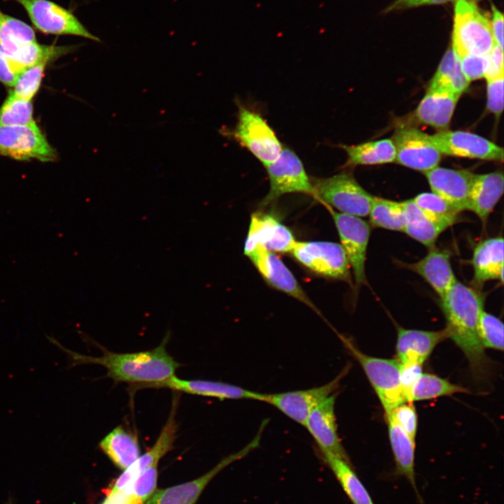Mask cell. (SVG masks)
Segmentation results:
<instances>
[{
  "instance_id": "obj_1",
  "label": "cell",
  "mask_w": 504,
  "mask_h": 504,
  "mask_svg": "<svg viewBox=\"0 0 504 504\" xmlns=\"http://www.w3.org/2000/svg\"><path fill=\"white\" fill-rule=\"evenodd\" d=\"M48 339L64 351L71 366L82 364H97L104 367L107 377L115 382H125L141 388H152L175 375L180 364L166 349L169 335L157 347L148 351L134 353H115L104 348L103 355L99 357L86 356L72 351L62 346L52 337Z\"/></svg>"
},
{
  "instance_id": "obj_2",
  "label": "cell",
  "mask_w": 504,
  "mask_h": 504,
  "mask_svg": "<svg viewBox=\"0 0 504 504\" xmlns=\"http://www.w3.org/2000/svg\"><path fill=\"white\" fill-rule=\"evenodd\" d=\"M441 308L451 338L465 356L477 381L487 379L491 361L477 333V323L484 310V297L475 289L458 280L440 298Z\"/></svg>"
},
{
  "instance_id": "obj_3",
  "label": "cell",
  "mask_w": 504,
  "mask_h": 504,
  "mask_svg": "<svg viewBox=\"0 0 504 504\" xmlns=\"http://www.w3.org/2000/svg\"><path fill=\"white\" fill-rule=\"evenodd\" d=\"M454 5L451 49L458 59L487 55L494 46L491 22L471 0H456Z\"/></svg>"
},
{
  "instance_id": "obj_4",
  "label": "cell",
  "mask_w": 504,
  "mask_h": 504,
  "mask_svg": "<svg viewBox=\"0 0 504 504\" xmlns=\"http://www.w3.org/2000/svg\"><path fill=\"white\" fill-rule=\"evenodd\" d=\"M339 337L360 363L380 400L385 414L401 403L407 402L400 384V363L398 359L369 356L361 351L349 338L341 335Z\"/></svg>"
},
{
  "instance_id": "obj_5",
  "label": "cell",
  "mask_w": 504,
  "mask_h": 504,
  "mask_svg": "<svg viewBox=\"0 0 504 504\" xmlns=\"http://www.w3.org/2000/svg\"><path fill=\"white\" fill-rule=\"evenodd\" d=\"M314 197L340 213L358 217L368 216L373 196L348 173L313 178Z\"/></svg>"
},
{
  "instance_id": "obj_6",
  "label": "cell",
  "mask_w": 504,
  "mask_h": 504,
  "mask_svg": "<svg viewBox=\"0 0 504 504\" xmlns=\"http://www.w3.org/2000/svg\"><path fill=\"white\" fill-rule=\"evenodd\" d=\"M230 135L266 167L279 156L283 146L260 113L239 106L237 122Z\"/></svg>"
},
{
  "instance_id": "obj_7",
  "label": "cell",
  "mask_w": 504,
  "mask_h": 504,
  "mask_svg": "<svg viewBox=\"0 0 504 504\" xmlns=\"http://www.w3.org/2000/svg\"><path fill=\"white\" fill-rule=\"evenodd\" d=\"M314 272L351 283L350 264L341 244L330 241H296L291 252Z\"/></svg>"
},
{
  "instance_id": "obj_8",
  "label": "cell",
  "mask_w": 504,
  "mask_h": 504,
  "mask_svg": "<svg viewBox=\"0 0 504 504\" xmlns=\"http://www.w3.org/2000/svg\"><path fill=\"white\" fill-rule=\"evenodd\" d=\"M270 190L261 202L265 206L284 194L300 192L314 196L312 179L308 176L299 157L284 147L279 158L266 167Z\"/></svg>"
},
{
  "instance_id": "obj_9",
  "label": "cell",
  "mask_w": 504,
  "mask_h": 504,
  "mask_svg": "<svg viewBox=\"0 0 504 504\" xmlns=\"http://www.w3.org/2000/svg\"><path fill=\"white\" fill-rule=\"evenodd\" d=\"M0 155L19 160L52 162L57 158L35 122L27 125L0 126Z\"/></svg>"
},
{
  "instance_id": "obj_10",
  "label": "cell",
  "mask_w": 504,
  "mask_h": 504,
  "mask_svg": "<svg viewBox=\"0 0 504 504\" xmlns=\"http://www.w3.org/2000/svg\"><path fill=\"white\" fill-rule=\"evenodd\" d=\"M10 1L22 5L35 28L44 34L74 35L101 41L82 24L71 11L51 1Z\"/></svg>"
},
{
  "instance_id": "obj_11",
  "label": "cell",
  "mask_w": 504,
  "mask_h": 504,
  "mask_svg": "<svg viewBox=\"0 0 504 504\" xmlns=\"http://www.w3.org/2000/svg\"><path fill=\"white\" fill-rule=\"evenodd\" d=\"M348 370L346 366L335 379L321 386L277 393H262L260 401L272 405L292 420L304 426L312 410L337 392L340 382Z\"/></svg>"
},
{
  "instance_id": "obj_12",
  "label": "cell",
  "mask_w": 504,
  "mask_h": 504,
  "mask_svg": "<svg viewBox=\"0 0 504 504\" xmlns=\"http://www.w3.org/2000/svg\"><path fill=\"white\" fill-rule=\"evenodd\" d=\"M391 140L397 163L424 173L438 167L442 154L430 135L414 127H400L396 130Z\"/></svg>"
},
{
  "instance_id": "obj_13",
  "label": "cell",
  "mask_w": 504,
  "mask_h": 504,
  "mask_svg": "<svg viewBox=\"0 0 504 504\" xmlns=\"http://www.w3.org/2000/svg\"><path fill=\"white\" fill-rule=\"evenodd\" d=\"M350 267L356 286L366 283L365 260L370 237V225L360 217L336 212L329 209Z\"/></svg>"
},
{
  "instance_id": "obj_14",
  "label": "cell",
  "mask_w": 504,
  "mask_h": 504,
  "mask_svg": "<svg viewBox=\"0 0 504 504\" xmlns=\"http://www.w3.org/2000/svg\"><path fill=\"white\" fill-rule=\"evenodd\" d=\"M267 422L263 421L255 437L245 447L224 458L204 475L183 484L157 489L144 504H195L204 488L218 472L235 461L244 458L258 447L261 434Z\"/></svg>"
},
{
  "instance_id": "obj_15",
  "label": "cell",
  "mask_w": 504,
  "mask_h": 504,
  "mask_svg": "<svg viewBox=\"0 0 504 504\" xmlns=\"http://www.w3.org/2000/svg\"><path fill=\"white\" fill-rule=\"evenodd\" d=\"M430 138L441 154L484 160H503L502 147L476 134L447 130L430 135Z\"/></svg>"
},
{
  "instance_id": "obj_16",
  "label": "cell",
  "mask_w": 504,
  "mask_h": 504,
  "mask_svg": "<svg viewBox=\"0 0 504 504\" xmlns=\"http://www.w3.org/2000/svg\"><path fill=\"white\" fill-rule=\"evenodd\" d=\"M335 393L310 412L304 427L318 445L321 454H330L349 461L337 433Z\"/></svg>"
},
{
  "instance_id": "obj_17",
  "label": "cell",
  "mask_w": 504,
  "mask_h": 504,
  "mask_svg": "<svg viewBox=\"0 0 504 504\" xmlns=\"http://www.w3.org/2000/svg\"><path fill=\"white\" fill-rule=\"evenodd\" d=\"M296 241L290 230L274 217L262 212L251 215L244 245L247 256L257 247L271 252H291Z\"/></svg>"
},
{
  "instance_id": "obj_18",
  "label": "cell",
  "mask_w": 504,
  "mask_h": 504,
  "mask_svg": "<svg viewBox=\"0 0 504 504\" xmlns=\"http://www.w3.org/2000/svg\"><path fill=\"white\" fill-rule=\"evenodd\" d=\"M247 256L270 286L295 298L318 312L292 272L274 252L257 247Z\"/></svg>"
},
{
  "instance_id": "obj_19",
  "label": "cell",
  "mask_w": 504,
  "mask_h": 504,
  "mask_svg": "<svg viewBox=\"0 0 504 504\" xmlns=\"http://www.w3.org/2000/svg\"><path fill=\"white\" fill-rule=\"evenodd\" d=\"M34 29L24 22L0 10V50L19 66L28 64L36 49Z\"/></svg>"
},
{
  "instance_id": "obj_20",
  "label": "cell",
  "mask_w": 504,
  "mask_h": 504,
  "mask_svg": "<svg viewBox=\"0 0 504 504\" xmlns=\"http://www.w3.org/2000/svg\"><path fill=\"white\" fill-rule=\"evenodd\" d=\"M424 174L432 192L461 212L468 209L473 173L465 169L436 167Z\"/></svg>"
},
{
  "instance_id": "obj_21",
  "label": "cell",
  "mask_w": 504,
  "mask_h": 504,
  "mask_svg": "<svg viewBox=\"0 0 504 504\" xmlns=\"http://www.w3.org/2000/svg\"><path fill=\"white\" fill-rule=\"evenodd\" d=\"M178 398L174 397L169 415L166 424L153 447L134 461L116 479L110 491H116L130 484L141 472L146 468L158 465L159 461L174 447L176 438L178 425L176 421V412Z\"/></svg>"
},
{
  "instance_id": "obj_22",
  "label": "cell",
  "mask_w": 504,
  "mask_h": 504,
  "mask_svg": "<svg viewBox=\"0 0 504 504\" xmlns=\"http://www.w3.org/2000/svg\"><path fill=\"white\" fill-rule=\"evenodd\" d=\"M152 388H167L178 392L220 400L251 399L260 401L262 396V393L227 383L202 379L186 380L175 375Z\"/></svg>"
},
{
  "instance_id": "obj_23",
  "label": "cell",
  "mask_w": 504,
  "mask_h": 504,
  "mask_svg": "<svg viewBox=\"0 0 504 504\" xmlns=\"http://www.w3.org/2000/svg\"><path fill=\"white\" fill-rule=\"evenodd\" d=\"M447 338L449 335L446 328L438 331H427L398 327L397 359L400 363L423 364L435 347Z\"/></svg>"
},
{
  "instance_id": "obj_24",
  "label": "cell",
  "mask_w": 504,
  "mask_h": 504,
  "mask_svg": "<svg viewBox=\"0 0 504 504\" xmlns=\"http://www.w3.org/2000/svg\"><path fill=\"white\" fill-rule=\"evenodd\" d=\"M407 267L420 275L440 298L457 280L451 266L450 253L435 246L419 261Z\"/></svg>"
},
{
  "instance_id": "obj_25",
  "label": "cell",
  "mask_w": 504,
  "mask_h": 504,
  "mask_svg": "<svg viewBox=\"0 0 504 504\" xmlns=\"http://www.w3.org/2000/svg\"><path fill=\"white\" fill-rule=\"evenodd\" d=\"M504 179L501 172L475 174L468 210L474 212L484 225L503 193Z\"/></svg>"
},
{
  "instance_id": "obj_26",
  "label": "cell",
  "mask_w": 504,
  "mask_h": 504,
  "mask_svg": "<svg viewBox=\"0 0 504 504\" xmlns=\"http://www.w3.org/2000/svg\"><path fill=\"white\" fill-rule=\"evenodd\" d=\"M459 97L447 91L428 89L415 111L416 118L440 131L447 130Z\"/></svg>"
},
{
  "instance_id": "obj_27",
  "label": "cell",
  "mask_w": 504,
  "mask_h": 504,
  "mask_svg": "<svg viewBox=\"0 0 504 504\" xmlns=\"http://www.w3.org/2000/svg\"><path fill=\"white\" fill-rule=\"evenodd\" d=\"M503 248L502 237L484 239L475 246L471 263L477 284L489 280L503 281Z\"/></svg>"
},
{
  "instance_id": "obj_28",
  "label": "cell",
  "mask_w": 504,
  "mask_h": 504,
  "mask_svg": "<svg viewBox=\"0 0 504 504\" xmlns=\"http://www.w3.org/2000/svg\"><path fill=\"white\" fill-rule=\"evenodd\" d=\"M99 448L121 470H126L140 456L136 435L118 426L99 442Z\"/></svg>"
},
{
  "instance_id": "obj_29",
  "label": "cell",
  "mask_w": 504,
  "mask_h": 504,
  "mask_svg": "<svg viewBox=\"0 0 504 504\" xmlns=\"http://www.w3.org/2000/svg\"><path fill=\"white\" fill-rule=\"evenodd\" d=\"M402 202L405 213L403 232L429 248L435 246L438 237L449 226L429 218L412 199Z\"/></svg>"
},
{
  "instance_id": "obj_30",
  "label": "cell",
  "mask_w": 504,
  "mask_h": 504,
  "mask_svg": "<svg viewBox=\"0 0 504 504\" xmlns=\"http://www.w3.org/2000/svg\"><path fill=\"white\" fill-rule=\"evenodd\" d=\"M388 436L393 453L397 472L405 476L415 486V441L388 414L386 415Z\"/></svg>"
},
{
  "instance_id": "obj_31",
  "label": "cell",
  "mask_w": 504,
  "mask_h": 504,
  "mask_svg": "<svg viewBox=\"0 0 504 504\" xmlns=\"http://www.w3.org/2000/svg\"><path fill=\"white\" fill-rule=\"evenodd\" d=\"M347 154V165H373L396 161V148L391 139H384L354 146H341Z\"/></svg>"
},
{
  "instance_id": "obj_32",
  "label": "cell",
  "mask_w": 504,
  "mask_h": 504,
  "mask_svg": "<svg viewBox=\"0 0 504 504\" xmlns=\"http://www.w3.org/2000/svg\"><path fill=\"white\" fill-rule=\"evenodd\" d=\"M469 84L459 59L449 48L442 58L428 89L444 90L461 97Z\"/></svg>"
},
{
  "instance_id": "obj_33",
  "label": "cell",
  "mask_w": 504,
  "mask_h": 504,
  "mask_svg": "<svg viewBox=\"0 0 504 504\" xmlns=\"http://www.w3.org/2000/svg\"><path fill=\"white\" fill-rule=\"evenodd\" d=\"M353 504H374L350 462L330 454H321Z\"/></svg>"
},
{
  "instance_id": "obj_34",
  "label": "cell",
  "mask_w": 504,
  "mask_h": 504,
  "mask_svg": "<svg viewBox=\"0 0 504 504\" xmlns=\"http://www.w3.org/2000/svg\"><path fill=\"white\" fill-rule=\"evenodd\" d=\"M368 216L374 227L403 232L405 213L402 202L373 197Z\"/></svg>"
},
{
  "instance_id": "obj_35",
  "label": "cell",
  "mask_w": 504,
  "mask_h": 504,
  "mask_svg": "<svg viewBox=\"0 0 504 504\" xmlns=\"http://www.w3.org/2000/svg\"><path fill=\"white\" fill-rule=\"evenodd\" d=\"M468 391L437 375L422 373L411 390V401L430 400Z\"/></svg>"
},
{
  "instance_id": "obj_36",
  "label": "cell",
  "mask_w": 504,
  "mask_h": 504,
  "mask_svg": "<svg viewBox=\"0 0 504 504\" xmlns=\"http://www.w3.org/2000/svg\"><path fill=\"white\" fill-rule=\"evenodd\" d=\"M412 200L422 212L434 221L451 226L458 220L461 211L433 192H423Z\"/></svg>"
},
{
  "instance_id": "obj_37",
  "label": "cell",
  "mask_w": 504,
  "mask_h": 504,
  "mask_svg": "<svg viewBox=\"0 0 504 504\" xmlns=\"http://www.w3.org/2000/svg\"><path fill=\"white\" fill-rule=\"evenodd\" d=\"M33 122L32 102L20 99L10 91L0 108V126L27 125Z\"/></svg>"
},
{
  "instance_id": "obj_38",
  "label": "cell",
  "mask_w": 504,
  "mask_h": 504,
  "mask_svg": "<svg viewBox=\"0 0 504 504\" xmlns=\"http://www.w3.org/2000/svg\"><path fill=\"white\" fill-rule=\"evenodd\" d=\"M158 465H152L141 472L124 489L129 496V504H144L156 491Z\"/></svg>"
},
{
  "instance_id": "obj_39",
  "label": "cell",
  "mask_w": 504,
  "mask_h": 504,
  "mask_svg": "<svg viewBox=\"0 0 504 504\" xmlns=\"http://www.w3.org/2000/svg\"><path fill=\"white\" fill-rule=\"evenodd\" d=\"M504 328L502 321L483 310L477 323V333L484 347L503 351Z\"/></svg>"
},
{
  "instance_id": "obj_40",
  "label": "cell",
  "mask_w": 504,
  "mask_h": 504,
  "mask_svg": "<svg viewBox=\"0 0 504 504\" xmlns=\"http://www.w3.org/2000/svg\"><path fill=\"white\" fill-rule=\"evenodd\" d=\"M47 62H41L24 69L18 76L11 93L22 99L31 101L38 92Z\"/></svg>"
},
{
  "instance_id": "obj_41",
  "label": "cell",
  "mask_w": 504,
  "mask_h": 504,
  "mask_svg": "<svg viewBox=\"0 0 504 504\" xmlns=\"http://www.w3.org/2000/svg\"><path fill=\"white\" fill-rule=\"evenodd\" d=\"M413 402H405L390 413L394 421L415 441L417 430V414Z\"/></svg>"
},
{
  "instance_id": "obj_42",
  "label": "cell",
  "mask_w": 504,
  "mask_h": 504,
  "mask_svg": "<svg viewBox=\"0 0 504 504\" xmlns=\"http://www.w3.org/2000/svg\"><path fill=\"white\" fill-rule=\"evenodd\" d=\"M459 59L462 71L470 83L484 78L488 67V55H467Z\"/></svg>"
},
{
  "instance_id": "obj_43",
  "label": "cell",
  "mask_w": 504,
  "mask_h": 504,
  "mask_svg": "<svg viewBox=\"0 0 504 504\" xmlns=\"http://www.w3.org/2000/svg\"><path fill=\"white\" fill-rule=\"evenodd\" d=\"M503 76L486 80V106L488 110L499 118L503 110Z\"/></svg>"
},
{
  "instance_id": "obj_44",
  "label": "cell",
  "mask_w": 504,
  "mask_h": 504,
  "mask_svg": "<svg viewBox=\"0 0 504 504\" xmlns=\"http://www.w3.org/2000/svg\"><path fill=\"white\" fill-rule=\"evenodd\" d=\"M422 365L420 363H400V384L407 402H412L410 398L411 390L417 379L422 374Z\"/></svg>"
},
{
  "instance_id": "obj_45",
  "label": "cell",
  "mask_w": 504,
  "mask_h": 504,
  "mask_svg": "<svg viewBox=\"0 0 504 504\" xmlns=\"http://www.w3.org/2000/svg\"><path fill=\"white\" fill-rule=\"evenodd\" d=\"M23 70L0 50V81L3 84L13 87L18 76Z\"/></svg>"
},
{
  "instance_id": "obj_46",
  "label": "cell",
  "mask_w": 504,
  "mask_h": 504,
  "mask_svg": "<svg viewBox=\"0 0 504 504\" xmlns=\"http://www.w3.org/2000/svg\"><path fill=\"white\" fill-rule=\"evenodd\" d=\"M487 55L489 62L484 75L486 80L503 76V49L495 44Z\"/></svg>"
},
{
  "instance_id": "obj_47",
  "label": "cell",
  "mask_w": 504,
  "mask_h": 504,
  "mask_svg": "<svg viewBox=\"0 0 504 504\" xmlns=\"http://www.w3.org/2000/svg\"><path fill=\"white\" fill-rule=\"evenodd\" d=\"M456 0H395L386 10V12L400 10L426 5L442 4L455 2Z\"/></svg>"
},
{
  "instance_id": "obj_48",
  "label": "cell",
  "mask_w": 504,
  "mask_h": 504,
  "mask_svg": "<svg viewBox=\"0 0 504 504\" xmlns=\"http://www.w3.org/2000/svg\"><path fill=\"white\" fill-rule=\"evenodd\" d=\"M492 34L496 45L503 49V15L492 5Z\"/></svg>"
},
{
  "instance_id": "obj_49",
  "label": "cell",
  "mask_w": 504,
  "mask_h": 504,
  "mask_svg": "<svg viewBox=\"0 0 504 504\" xmlns=\"http://www.w3.org/2000/svg\"><path fill=\"white\" fill-rule=\"evenodd\" d=\"M102 504H129V496L125 489L109 491Z\"/></svg>"
}]
</instances>
